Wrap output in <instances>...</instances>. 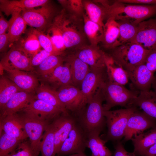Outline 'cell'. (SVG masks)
<instances>
[{
  "label": "cell",
  "mask_w": 156,
  "mask_h": 156,
  "mask_svg": "<svg viewBox=\"0 0 156 156\" xmlns=\"http://www.w3.org/2000/svg\"><path fill=\"white\" fill-rule=\"evenodd\" d=\"M9 39L8 33H4L0 35V51H5L9 46Z\"/></svg>",
  "instance_id": "obj_48"
},
{
  "label": "cell",
  "mask_w": 156,
  "mask_h": 156,
  "mask_svg": "<svg viewBox=\"0 0 156 156\" xmlns=\"http://www.w3.org/2000/svg\"><path fill=\"white\" fill-rule=\"evenodd\" d=\"M134 136L131 140L134 147L133 152L136 155L141 156L146 150L156 143V128Z\"/></svg>",
  "instance_id": "obj_29"
},
{
  "label": "cell",
  "mask_w": 156,
  "mask_h": 156,
  "mask_svg": "<svg viewBox=\"0 0 156 156\" xmlns=\"http://www.w3.org/2000/svg\"><path fill=\"white\" fill-rule=\"evenodd\" d=\"M115 146V151L113 156H136L133 153H129L126 151L120 141L116 142Z\"/></svg>",
  "instance_id": "obj_46"
},
{
  "label": "cell",
  "mask_w": 156,
  "mask_h": 156,
  "mask_svg": "<svg viewBox=\"0 0 156 156\" xmlns=\"http://www.w3.org/2000/svg\"><path fill=\"white\" fill-rule=\"evenodd\" d=\"M9 44L11 47L21 37L22 34L25 31L27 25L21 15V12H16L12 15L8 21Z\"/></svg>",
  "instance_id": "obj_30"
},
{
  "label": "cell",
  "mask_w": 156,
  "mask_h": 156,
  "mask_svg": "<svg viewBox=\"0 0 156 156\" xmlns=\"http://www.w3.org/2000/svg\"><path fill=\"white\" fill-rule=\"evenodd\" d=\"M105 62L109 81L124 86L128 83L127 73L111 55L106 53Z\"/></svg>",
  "instance_id": "obj_24"
},
{
  "label": "cell",
  "mask_w": 156,
  "mask_h": 156,
  "mask_svg": "<svg viewBox=\"0 0 156 156\" xmlns=\"http://www.w3.org/2000/svg\"><path fill=\"white\" fill-rule=\"evenodd\" d=\"M52 122L55 129L54 142L56 154L62 144L75 125L77 121L74 116L62 113Z\"/></svg>",
  "instance_id": "obj_16"
},
{
  "label": "cell",
  "mask_w": 156,
  "mask_h": 156,
  "mask_svg": "<svg viewBox=\"0 0 156 156\" xmlns=\"http://www.w3.org/2000/svg\"><path fill=\"white\" fill-rule=\"evenodd\" d=\"M98 2L104 8L107 19L127 20L136 25L156 14V5L127 4L118 0L111 5L105 0L98 1Z\"/></svg>",
  "instance_id": "obj_1"
},
{
  "label": "cell",
  "mask_w": 156,
  "mask_h": 156,
  "mask_svg": "<svg viewBox=\"0 0 156 156\" xmlns=\"http://www.w3.org/2000/svg\"><path fill=\"white\" fill-rule=\"evenodd\" d=\"M5 71V76L23 91L35 92L40 85L37 77L30 72L16 69Z\"/></svg>",
  "instance_id": "obj_18"
},
{
  "label": "cell",
  "mask_w": 156,
  "mask_h": 156,
  "mask_svg": "<svg viewBox=\"0 0 156 156\" xmlns=\"http://www.w3.org/2000/svg\"><path fill=\"white\" fill-rule=\"evenodd\" d=\"M55 129L52 122L43 134L40 145L41 156H55L54 142Z\"/></svg>",
  "instance_id": "obj_38"
},
{
  "label": "cell",
  "mask_w": 156,
  "mask_h": 156,
  "mask_svg": "<svg viewBox=\"0 0 156 156\" xmlns=\"http://www.w3.org/2000/svg\"><path fill=\"white\" fill-rule=\"evenodd\" d=\"M9 23L5 19L0 11V35L5 33L8 29Z\"/></svg>",
  "instance_id": "obj_49"
},
{
  "label": "cell",
  "mask_w": 156,
  "mask_h": 156,
  "mask_svg": "<svg viewBox=\"0 0 156 156\" xmlns=\"http://www.w3.org/2000/svg\"><path fill=\"white\" fill-rule=\"evenodd\" d=\"M106 68L92 69L86 75L81 84V89L86 105L92 100L98 90L106 81Z\"/></svg>",
  "instance_id": "obj_14"
},
{
  "label": "cell",
  "mask_w": 156,
  "mask_h": 156,
  "mask_svg": "<svg viewBox=\"0 0 156 156\" xmlns=\"http://www.w3.org/2000/svg\"><path fill=\"white\" fill-rule=\"evenodd\" d=\"M0 120V135L3 131L22 141L28 138L23 129L17 113L8 115Z\"/></svg>",
  "instance_id": "obj_23"
},
{
  "label": "cell",
  "mask_w": 156,
  "mask_h": 156,
  "mask_svg": "<svg viewBox=\"0 0 156 156\" xmlns=\"http://www.w3.org/2000/svg\"><path fill=\"white\" fill-rule=\"evenodd\" d=\"M31 29L37 37L41 47L44 49L55 55H63L64 54V53L59 51L56 49L51 39L47 35L35 28Z\"/></svg>",
  "instance_id": "obj_41"
},
{
  "label": "cell",
  "mask_w": 156,
  "mask_h": 156,
  "mask_svg": "<svg viewBox=\"0 0 156 156\" xmlns=\"http://www.w3.org/2000/svg\"><path fill=\"white\" fill-rule=\"evenodd\" d=\"M101 90L106 101L103 105V109L105 110H109L117 106L126 108L131 107L138 95L127 89L124 86L108 80L103 84Z\"/></svg>",
  "instance_id": "obj_4"
},
{
  "label": "cell",
  "mask_w": 156,
  "mask_h": 156,
  "mask_svg": "<svg viewBox=\"0 0 156 156\" xmlns=\"http://www.w3.org/2000/svg\"><path fill=\"white\" fill-rule=\"evenodd\" d=\"M65 61V57L63 55H51L35 68L34 71L39 77L40 79H43L50 74L57 67L63 64Z\"/></svg>",
  "instance_id": "obj_34"
},
{
  "label": "cell",
  "mask_w": 156,
  "mask_h": 156,
  "mask_svg": "<svg viewBox=\"0 0 156 156\" xmlns=\"http://www.w3.org/2000/svg\"><path fill=\"white\" fill-rule=\"evenodd\" d=\"M40 79L55 90L63 86L73 85L69 66L66 62L56 68L47 77Z\"/></svg>",
  "instance_id": "obj_22"
},
{
  "label": "cell",
  "mask_w": 156,
  "mask_h": 156,
  "mask_svg": "<svg viewBox=\"0 0 156 156\" xmlns=\"http://www.w3.org/2000/svg\"><path fill=\"white\" fill-rule=\"evenodd\" d=\"M83 3L85 13L89 18L103 28L105 24L104 20L106 18L104 7L94 1L83 0Z\"/></svg>",
  "instance_id": "obj_36"
},
{
  "label": "cell",
  "mask_w": 156,
  "mask_h": 156,
  "mask_svg": "<svg viewBox=\"0 0 156 156\" xmlns=\"http://www.w3.org/2000/svg\"><path fill=\"white\" fill-rule=\"evenodd\" d=\"M5 156H37L31 147L30 141H23L13 151Z\"/></svg>",
  "instance_id": "obj_43"
},
{
  "label": "cell",
  "mask_w": 156,
  "mask_h": 156,
  "mask_svg": "<svg viewBox=\"0 0 156 156\" xmlns=\"http://www.w3.org/2000/svg\"><path fill=\"white\" fill-rule=\"evenodd\" d=\"M20 111L33 114L42 119L51 122L63 113L60 109L43 101L35 99Z\"/></svg>",
  "instance_id": "obj_17"
},
{
  "label": "cell",
  "mask_w": 156,
  "mask_h": 156,
  "mask_svg": "<svg viewBox=\"0 0 156 156\" xmlns=\"http://www.w3.org/2000/svg\"><path fill=\"white\" fill-rule=\"evenodd\" d=\"M103 29V37L101 43L105 48L112 49L119 36V24L114 18H108Z\"/></svg>",
  "instance_id": "obj_31"
},
{
  "label": "cell",
  "mask_w": 156,
  "mask_h": 156,
  "mask_svg": "<svg viewBox=\"0 0 156 156\" xmlns=\"http://www.w3.org/2000/svg\"><path fill=\"white\" fill-rule=\"evenodd\" d=\"M83 18L84 32L90 42V44L98 46L103 40V27L91 21L85 12L83 14Z\"/></svg>",
  "instance_id": "obj_32"
},
{
  "label": "cell",
  "mask_w": 156,
  "mask_h": 156,
  "mask_svg": "<svg viewBox=\"0 0 156 156\" xmlns=\"http://www.w3.org/2000/svg\"><path fill=\"white\" fill-rule=\"evenodd\" d=\"M119 27V34L114 48L127 42H131L138 30V25L127 20L116 21Z\"/></svg>",
  "instance_id": "obj_37"
},
{
  "label": "cell",
  "mask_w": 156,
  "mask_h": 156,
  "mask_svg": "<svg viewBox=\"0 0 156 156\" xmlns=\"http://www.w3.org/2000/svg\"><path fill=\"white\" fill-rule=\"evenodd\" d=\"M54 55L43 49L40 50L31 59V64L34 69L50 56Z\"/></svg>",
  "instance_id": "obj_44"
},
{
  "label": "cell",
  "mask_w": 156,
  "mask_h": 156,
  "mask_svg": "<svg viewBox=\"0 0 156 156\" xmlns=\"http://www.w3.org/2000/svg\"><path fill=\"white\" fill-rule=\"evenodd\" d=\"M144 64L151 72L154 73L156 72V50L149 53Z\"/></svg>",
  "instance_id": "obj_45"
},
{
  "label": "cell",
  "mask_w": 156,
  "mask_h": 156,
  "mask_svg": "<svg viewBox=\"0 0 156 156\" xmlns=\"http://www.w3.org/2000/svg\"><path fill=\"white\" fill-rule=\"evenodd\" d=\"M119 1L127 4L156 5V0H118Z\"/></svg>",
  "instance_id": "obj_47"
},
{
  "label": "cell",
  "mask_w": 156,
  "mask_h": 156,
  "mask_svg": "<svg viewBox=\"0 0 156 156\" xmlns=\"http://www.w3.org/2000/svg\"><path fill=\"white\" fill-rule=\"evenodd\" d=\"M137 109L133 105L125 109L104 111L107 131L105 140L118 142L124 137L128 119Z\"/></svg>",
  "instance_id": "obj_5"
},
{
  "label": "cell",
  "mask_w": 156,
  "mask_h": 156,
  "mask_svg": "<svg viewBox=\"0 0 156 156\" xmlns=\"http://www.w3.org/2000/svg\"><path fill=\"white\" fill-rule=\"evenodd\" d=\"M150 52L138 44L129 42L112 49L111 55L127 72L145 63Z\"/></svg>",
  "instance_id": "obj_3"
},
{
  "label": "cell",
  "mask_w": 156,
  "mask_h": 156,
  "mask_svg": "<svg viewBox=\"0 0 156 156\" xmlns=\"http://www.w3.org/2000/svg\"><path fill=\"white\" fill-rule=\"evenodd\" d=\"M0 66L5 71L16 69L32 72L34 70L31 65V58L16 43L1 59Z\"/></svg>",
  "instance_id": "obj_9"
},
{
  "label": "cell",
  "mask_w": 156,
  "mask_h": 156,
  "mask_svg": "<svg viewBox=\"0 0 156 156\" xmlns=\"http://www.w3.org/2000/svg\"><path fill=\"white\" fill-rule=\"evenodd\" d=\"M67 15L66 13L62 25L64 46L66 49L74 47L77 49L83 46L85 35L83 27L80 23L79 17L71 14Z\"/></svg>",
  "instance_id": "obj_7"
},
{
  "label": "cell",
  "mask_w": 156,
  "mask_h": 156,
  "mask_svg": "<svg viewBox=\"0 0 156 156\" xmlns=\"http://www.w3.org/2000/svg\"><path fill=\"white\" fill-rule=\"evenodd\" d=\"M65 9L55 16L52 23L47 30V34L56 49L59 51L64 52L66 49L62 37V25L66 14Z\"/></svg>",
  "instance_id": "obj_27"
},
{
  "label": "cell",
  "mask_w": 156,
  "mask_h": 156,
  "mask_svg": "<svg viewBox=\"0 0 156 156\" xmlns=\"http://www.w3.org/2000/svg\"><path fill=\"white\" fill-rule=\"evenodd\" d=\"M0 156H5L15 149L23 141L3 131L0 135Z\"/></svg>",
  "instance_id": "obj_40"
},
{
  "label": "cell",
  "mask_w": 156,
  "mask_h": 156,
  "mask_svg": "<svg viewBox=\"0 0 156 156\" xmlns=\"http://www.w3.org/2000/svg\"><path fill=\"white\" fill-rule=\"evenodd\" d=\"M127 72L129 79L140 92L150 90L154 79V73L150 71L144 63Z\"/></svg>",
  "instance_id": "obj_19"
},
{
  "label": "cell",
  "mask_w": 156,
  "mask_h": 156,
  "mask_svg": "<svg viewBox=\"0 0 156 156\" xmlns=\"http://www.w3.org/2000/svg\"><path fill=\"white\" fill-rule=\"evenodd\" d=\"M105 100L101 88L99 89L86 109L81 110L74 116L77 122L86 134L101 133L106 124L102 103Z\"/></svg>",
  "instance_id": "obj_2"
},
{
  "label": "cell",
  "mask_w": 156,
  "mask_h": 156,
  "mask_svg": "<svg viewBox=\"0 0 156 156\" xmlns=\"http://www.w3.org/2000/svg\"><path fill=\"white\" fill-rule=\"evenodd\" d=\"M35 99L40 100L60 109L64 114H68L63 104L60 100L57 90L48 84L41 81L35 92Z\"/></svg>",
  "instance_id": "obj_26"
},
{
  "label": "cell",
  "mask_w": 156,
  "mask_h": 156,
  "mask_svg": "<svg viewBox=\"0 0 156 156\" xmlns=\"http://www.w3.org/2000/svg\"><path fill=\"white\" fill-rule=\"evenodd\" d=\"M100 133L94 132L87 135V147L91 151V156H113L112 152L105 145L106 142L99 137Z\"/></svg>",
  "instance_id": "obj_33"
},
{
  "label": "cell",
  "mask_w": 156,
  "mask_h": 156,
  "mask_svg": "<svg viewBox=\"0 0 156 156\" xmlns=\"http://www.w3.org/2000/svg\"><path fill=\"white\" fill-rule=\"evenodd\" d=\"M35 92L22 91L14 94L0 110V120L16 113L35 99Z\"/></svg>",
  "instance_id": "obj_20"
},
{
  "label": "cell",
  "mask_w": 156,
  "mask_h": 156,
  "mask_svg": "<svg viewBox=\"0 0 156 156\" xmlns=\"http://www.w3.org/2000/svg\"><path fill=\"white\" fill-rule=\"evenodd\" d=\"M133 105L138 107L146 114L156 119V96L153 91L140 92Z\"/></svg>",
  "instance_id": "obj_28"
},
{
  "label": "cell",
  "mask_w": 156,
  "mask_h": 156,
  "mask_svg": "<svg viewBox=\"0 0 156 156\" xmlns=\"http://www.w3.org/2000/svg\"><path fill=\"white\" fill-rule=\"evenodd\" d=\"M48 0H0V11L8 16L16 12L42 7L49 3Z\"/></svg>",
  "instance_id": "obj_21"
},
{
  "label": "cell",
  "mask_w": 156,
  "mask_h": 156,
  "mask_svg": "<svg viewBox=\"0 0 156 156\" xmlns=\"http://www.w3.org/2000/svg\"><path fill=\"white\" fill-rule=\"evenodd\" d=\"M23 38H20L15 43L18 44L31 59L41 50V47L36 35L31 29Z\"/></svg>",
  "instance_id": "obj_35"
},
{
  "label": "cell",
  "mask_w": 156,
  "mask_h": 156,
  "mask_svg": "<svg viewBox=\"0 0 156 156\" xmlns=\"http://www.w3.org/2000/svg\"><path fill=\"white\" fill-rule=\"evenodd\" d=\"M64 8L71 13V14L80 17L83 16L84 12L83 0H58Z\"/></svg>",
  "instance_id": "obj_42"
},
{
  "label": "cell",
  "mask_w": 156,
  "mask_h": 156,
  "mask_svg": "<svg viewBox=\"0 0 156 156\" xmlns=\"http://www.w3.org/2000/svg\"><path fill=\"white\" fill-rule=\"evenodd\" d=\"M57 92L60 100L68 111L77 113L86 105L81 90L73 85L62 87Z\"/></svg>",
  "instance_id": "obj_12"
},
{
  "label": "cell",
  "mask_w": 156,
  "mask_h": 156,
  "mask_svg": "<svg viewBox=\"0 0 156 156\" xmlns=\"http://www.w3.org/2000/svg\"><path fill=\"white\" fill-rule=\"evenodd\" d=\"M87 139L86 134L77 122L57 154L62 156L83 153L87 147Z\"/></svg>",
  "instance_id": "obj_11"
},
{
  "label": "cell",
  "mask_w": 156,
  "mask_h": 156,
  "mask_svg": "<svg viewBox=\"0 0 156 156\" xmlns=\"http://www.w3.org/2000/svg\"><path fill=\"white\" fill-rule=\"evenodd\" d=\"M155 128L156 119L137 109L128 119L122 142L131 140L133 135L142 133L147 129Z\"/></svg>",
  "instance_id": "obj_10"
},
{
  "label": "cell",
  "mask_w": 156,
  "mask_h": 156,
  "mask_svg": "<svg viewBox=\"0 0 156 156\" xmlns=\"http://www.w3.org/2000/svg\"><path fill=\"white\" fill-rule=\"evenodd\" d=\"M141 156H156V143L146 150Z\"/></svg>",
  "instance_id": "obj_50"
},
{
  "label": "cell",
  "mask_w": 156,
  "mask_h": 156,
  "mask_svg": "<svg viewBox=\"0 0 156 156\" xmlns=\"http://www.w3.org/2000/svg\"><path fill=\"white\" fill-rule=\"evenodd\" d=\"M17 114L21 125L35 155L40 152V145L44 132L51 122L41 119L31 114L23 111Z\"/></svg>",
  "instance_id": "obj_6"
},
{
  "label": "cell",
  "mask_w": 156,
  "mask_h": 156,
  "mask_svg": "<svg viewBox=\"0 0 156 156\" xmlns=\"http://www.w3.org/2000/svg\"><path fill=\"white\" fill-rule=\"evenodd\" d=\"M65 62L69 64L71 72L73 85H81L83 79L90 70L89 66L75 54L65 57Z\"/></svg>",
  "instance_id": "obj_25"
},
{
  "label": "cell",
  "mask_w": 156,
  "mask_h": 156,
  "mask_svg": "<svg viewBox=\"0 0 156 156\" xmlns=\"http://www.w3.org/2000/svg\"><path fill=\"white\" fill-rule=\"evenodd\" d=\"M69 156H87L84 153H81L72 154Z\"/></svg>",
  "instance_id": "obj_52"
},
{
  "label": "cell",
  "mask_w": 156,
  "mask_h": 156,
  "mask_svg": "<svg viewBox=\"0 0 156 156\" xmlns=\"http://www.w3.org/2000/svg\"><path fill=\"white\" fill-rule=\"evenodd\" d=\"M22 91L12 81L2 75L0 78V110L14 94Z\"/></svg>",
  "instance_id": "obj_39"
},
{
  "label": "cell",
  "mask_w": 156,
  "mask_h": 156,
  "mask_svg": "<svg viewBox=\"0 0 156 156\" xmlns=\"http://www.w3.org/2000/svg\"><path fill=\"white\" fill-rule=\"evenodd\" d=\"M75 54L92 69L106 68V53L98 46L83 45L77 48Z\"/></svg>",
  "instance_id": "obj_15"
},
{
  "label": "cell",
  "mask_w": 156,
  "mask_h": 156,
  "mask_svg": "<svg viewBox=\"0 0 156 156\" xmlns=\"http://www.w3.org/2000/svg\"><path fill=\"white\" fill-rule=\"evenodd\" d=\"M152 87L153 90V91L156 96V74L154 75V77L152 84Z\"/></svg>",
  "instance_id": "obj_51"
},
{
  "label": "cell",
  "mask_w": 156,
  "mask_h": 156,
  "mask_svg": "<svg viewBox=\"0 0 156 156\" xmlns=\"http://www.w3.org/2000/svg\"><path fill=\"white\" fill-rule=\"evenodd\" d=\"M138 30L131 42L151 52L156 50V18L144 21L138 25Z\"/></svg>",
  "instance_id": "obj_13"
},
{
  "label": "cell",
  "mask_w": 156,
  "mask_h": 156,
  "mask_svg": "<svg viewBox=\"0 0 156 156\" xmlns=\"http://www.w3.org/2000/svg\"><path fill=\"white\" fill-rule=\"evenodd\" d=\"M27 25L43 32L47 31L55 17V11L49 3L39 9L26 10L21 12Z\"/></svg>",
  "instance_id": "obj_8"
}]
</instances>
